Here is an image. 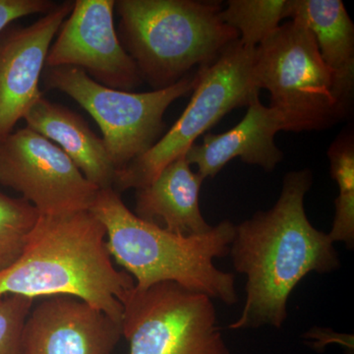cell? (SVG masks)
Masks as SVG:
<instances>
[{"mask_svg": "<svg viewBox=\"0 0 354 354\" xmlns=\"http://www.w3.org/2000/svg\"><path fill=\"white\" fill-rule=\"evenodd\" d=\"M312 183L310 169L288 172L272 209L234 225L228 255L235 271L245 274L246 297L241 317L230 329H281L298 283L311 272L328 274L341 266L329 235L307 218L304 198Z\"/></svg>", "mask_w": 354, "mask_h": 354, "instance_id": "cell-1", "label": "cell"}, {"mask_svg": "<svg viewBox=\"0 0 354 354\" xmlns=\"http://www.w3.org/2000/svg\"><path fill=\"white\" fill-rule=\"evenodd\" d=\"M135 281L114 267L101 221L90 211L39 215L19 259L0 272V297L67 295L122 321Z\"/></svg>", "mask_w": 354, "mask_h": 354, "instance_id": "cell-2", "label": "cell"}, {"mask_svg": "<svg viewBox=\"0 0 354 354\" xmlns=\"http://www.w3.org/2000/svg\"><path fill=\"white\" fill-rule=\"evenodd\" d=\"M88 211L104 225L111 258L132 277L137 290L174 283L227 305L236 304L234 274L214 264L230 253L234 223L221 221L198 236L172 234L135 215L113 188L100 189Z\"/></svg>", "mask_w": 354, "mask_h": 354, "instance_id": "cell-3", "label": "cell"}, {"mask_svg": "<svg viewBox=\"0 0 354 354\" xmlns=\"http://www.w3.org/2000/svg\"><path fill=\"white\" fill-rule=\"evenodd\" d=\"M220 2L114 0L121 46L153 91L171 87L194 66H209L239 32L223 23Z\"/></svg>", "mask_w": 354, "mask_h": 354, "instance_id": "cell-4", "label": "cell"}, {"mask_svg": "<svg viewBox=\"0 0 354 354\" xmlns=\"http://www.w3.org/2000/svg\"><path fill=\"white\" fill-rule=\"evenodd\" d=\"M257 87L271 94L272 108L285 118L288 131L329 128L348 113L335 72L324 62L313 34L299 18L279 25L255 48Z\"/></svg>", "mask_w": 354, "mask_h": 354, "instance_id": "cell-5", "label": "cell"}, {"mask_svg": "<svg viewBox=\"0 0 354 354\" xmlns=\"http://www.w3.org/2000/svg\"><path fill=\"white\" fill-rule=\"evenodd\" d=\"M255 48L243 46L239 39L213 64L198 69L187 108L150 150L116 172L113 189L121 193L148 185L223 116L248 106L260 92L253 71Z\"/></svg>", "mask_w": 354, "mask_h": 354, "instance_id": "cell-6", "label": "cell"}, {"mask_svg": "<svg viewBox=\"0 0 354 354\" xmlns=\"http://www.w3.org/2000/svg\"><path fill=\"white\" fill-rule=\"evenodd\" d=\"M41 82L46 90L68 95L94 118L118 172L160 139L165 111L194 88L197 72L171 87L146 93L106 87L72 66L44 67Z\"/></svg>", "mask_w": 354, "mask_h": 354, "instance_id": "cell-7", "label": "cell"}, {"mask_svg": "<svg viewBox=\"0 0 354 354\" xmlns=\"http://www.w3.org/2000/svg\"><path fill=\"white\" fill-rule=\"evenodd\" d=\"M129 354H230L213 299L174 283L133 288L122 301Z\"/></svg>", "mask_w": 354, "mask_h": 354, "instance_id": "cell-8", "label": "cell"}, {"mask_svg": "<svg viewBox=\"0 0 354 354\" xmlns=\"http://www.w3.org/2000/svg\"><path fill=\"white\" fill-rule=\"evenodd\" d=\"M0 185L43 216L88 211L100 190L59 147L28 127L0 139Z\"/></svg>", "mask_w": 354, "mask_h": 354, "instance_id": "cell-9", "label": "cell"}, {"mask_svg": "<svg viewBox=\"0 0 354 354\" xmlns=\"http://www.w3.org/2000/svg\"><path fill=\"white\" fill-rule=\"evenodd\" d=\"M114 0H75L51 44L46 67L72 66L106 87L132 92L143 83L118 39Z\"/></svg>", "mask_w": 354, "mask_h": 354, "instance_id": "cell-10", "label": "cell"}, {"mask_svg": "<svg viewBox=\"0 0 354 354\" xmlns=\"http://www.w3.org/2000/svg\"><path fill=\"white\" fill-rule=\"evenodd\" d=\"M73 1L57 3L32 24L7 26L0 32V139L43 95L39 90L46 57Z\"/></svg>", "mask_w": 354, "mask_h": 354, "instance_id": "cell-11", "label": "cell"}, {"mask_svg": "<svg viewBox=\"0 0 354 354\" xmlns=\"http://www.w3.org/2000/svg\"><path fill=\"white\" fill-rule=\"evenodd\" d=\"M121 337V322L79 298L58 295L32 307L23 354H111Z\"/></svg>", "mask_w": 354, "mask_h": 354, "instance_id": "cell-12", "label": "cell"}, {"mask_svg": "<svg viewBox=\"0 0 354 354\" xmlns=\"http://www.w3.org/2000/svg\"><path fill=\"white\" fill-rule=\"evenodd\" d=\"M279 131H288L283 114L272 106H263L257 95L236 127L221 134L205 135L201 144H193L188 149L186 160L190 165H197V172L204 179L215 177L235 158L272 171L283 158L274 143Z\"/></svg>", "mask_w": 354, "mask_h": 354, "instance_id": "cell-13", "label": "cell"}, {"mask_svg": "<svg viewBox=\"0 0 354 354\" xmlns=\"http://www.w3.org/2000/svg\"><path fill=\"white\" fill-rule=\"evenodd\" d=\"M186 153L176 158L152 183L137 189L134 214L149 223H164L165 230L183 236H198L213 228L201 213L199 197L203 181L191 169Z\"/></svg>", "mask_w": 354, "mask_h": 354, "instance_id": "cell-14", "label": "cell"}, {"mask_svg": "<svg viewBox=\"0 0 354 354\" xmlns=\"http://www.w3.org/2000/svg\"><path fill=\"white\" fill-rule=\"evenodd\" d=\"M27 127L59 147L99 189L113 188L116 169L106 145L83 116L39 97L24 116Z\"/></svg>", "mask_w": 354, "mask_h": 354, "instance_id": "cell-15", "label": "cell"}, {"mask_svg": "<svg viewBox=\"0 0 354 354\" xmlns=\"http://www.w3.org/2000/svg\"><path fill=\"white\" fill-rule=\"evenodd\" d=\"M288 18H299L316 39L339 92L351 104L354 88V25L341 0H288Z\"/></svg>", "mask_w": 354, "mask_h": 354, "instance_id": "cell-16", "label": "cell"}, {"mask_svg": "<svg viewBox=\"0 0 354 354\" xmlns=\"http://www.w3.org/2000/svg\"><path fill=\"white\" fill-rule=\"evenodd\" d=\"M330 174L339 186L335 218L329 235L333 242L354 247V143L351 131L342 133L328 151Z\"/></svg>", "mask_w": 354, "mask_h": 354, "instance_id": "cell-17", "label": "cell"}, {"mask_svg": "<svg viewBox=\"0 0 354 354\" xmlns=\"http://www.w3.org/2000/svg\"><path fill=\"white\" fill-rule=\"evenodd\" d=\"M288 0H230L221 18L239 32L243 46L256 48L288 18Z\"/></svg>", "mask_w": 354, "mask_h": 354, "instance_id": "cell-18", "label": "cell"}, {"mask_svg": "<svg viewBox=\"0 0 354 354\" xmlns=\"http://www.w3.org/2000/svg\"><path fill=\"white\" fill-rule=\"evenodd\" d=\"M39 218L38 209L23 198L0 192V272L19 259Z\"/></svg>", "mask_w": 354, "mask_h": 354, "instance_id": "cell-19", "label": "cell"}, {"mask_svg": "<svg viewBox=\"0 0 354 354\" xmlns=\"http://www.w3.org/2000/svg\"><path fill=\"white\" fill-rule=\"evenodd\" d=\"M34 302L19 295L0 297V354H23V333Z\"/></svg>", "mask_w": 354, "mask_h": 354, "instance_id": "cell-20", "label": "cell"}, {"mask_svg": "<svg viewBox=\"0 0 354 354\" xmlns=\"http://www.w3.org/2000/svg\"><path fill=\"white\" fill-rule=\"evenodd\" d=\"M55 6L51 0H0V32L21 18L50 12Z\"/></svg>", "mask_w": 354, "mask_h": 354, "instance_id": "cell-21", "label": "cell"}]
</instances>
